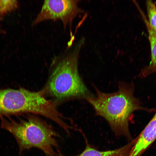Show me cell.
<instances>
[{
  "label": "cell",
  "mask_w": 156,
  "mask_h": 156,
  "mask_svg": "<svg viewBox=\"0 0 156 156\" xmlns=\"http://www.w3.org/2000/svg\"><path fill=\"white\" fill-rule=\"evenodd\" d=\"M95 88L96 95H92L87 100L96 114L106 120L116 135L132 140L129 126L130 117L136 111L151 112V109L143 107L135 96L132 84L120 82L118 90L111 93H104Z\"/></svg>",
  "instance_id": "cell-1"
},
{
  "label": "cell",
  "mask_w": 156,
  "mask_h": 156,
  "mask_svg": "<svg viewBox=\"0 0 156 156\" xmlns=\"http://www.w3.org/2000/svg\"><path fill=\"white\" fill-rule=\"evenodd\" d=\"M83 42L81 39L74 45L68 44L66 48L53 58L52 72L44 90L57 99L76 97L87 99L92 96L78 69L79 55Z\"/></svg>",
  "instance_id": "cell-2"
},
{
  "label": "cell",
  "mask_w": 156,
  "mask_h": 156,
  "mask_svg": "<svg viewBox=\"0 0 156 156\" xmlns=\"http://www.w3.org/2000/svg\"><path fill=\"white\" fill-rule=\"evenodd\" d=\"M1 119V127L14 136L18 145L20 154L25 150L36 148L47 156H57L53 148L58 149L56 138L60 136L46 121L33 115L19 121Z\"/></svg>",
  "instance_id": "cell-3"
},
{
  "label": "cell",
  "mask_w": 156,
  "mask_h": 156,
  "mask_svg": "<svg viewBox=\"0 0 156 156\" xmlns=\"http://www.w3.org/2000/svg\"><path fill=\"white\" fill-rule=\"evenodd\" d=\"M45 93L44 90L0 89V117L30 113L50 118L54 106L53 101L45 98Z\"/></svg>",
  "instance_id": "cell-4"
},
{
  "label": "cell",
  "mask_w": 156,
  "mask_h": 156,
  "mask_svg": "<svg viewBox=\"0 0 156 156\" xmlns=\"http://www.w3.org/2000/svg\"><path fill=\"white\" fill-rule=\"evenodd\" d=\"M79 0H45L31 25L48 19H60L64 28L71 26L73 20L83 11L78 6Z\"/></svg>",
  "instance_id": "cell-5"
},
{
  "label": "cell",
  "mask_w": 156,
  "mask_h": 156,
  "mask_svg": "<svg viewBox=\"0 0 156 156\" xmlns=\"http://www.w3.org/2000/svg\"><path fill=\"white\" fill-rule=\"evenodd\" d=\"M156 139V112L150 121L135 139L129 156H141Z\"/></svg>",
  "instance_id": "cell-6"
},
{
  "label": "cell",
  "mask_w": 156,
  "mask_h": 156,
  "mask_svg": "<svg viewBox=\"0 0 156 156\" xmlns=\"http://www.w3.org/2000/svg\"><path fill=\"white\" fill-rule=\"evenodd\" d=\"M144 12L141 14L146 26L148 33L150 45L151 59L148 65L142 69L140 74L141 77H146L152 74H156V31L149 24L147 17Z\"/></svg>",
  "instance_id": "cell-7"
},
{
  "label": "cell",
  "mask_w": 156,
  "mask_h": 156,
  "mask_svg": "<svg viewBox=\"0 0 156 156\" xmlns=\"http://www.w3.org/2000/svg\"><path fill=\"white\" fill-rule=\"evenodd\" d=\"M86 146L84 150L80 154L74 156H129L131 148L134 143L132 140L122 147L113 150L101 151L90 146L86 140ZM57 156H66L57 150Z\"/></svg>",
  "instance_id": "cell-8"
},
{
  "label": "cell",
  "mask_w": 156,
  "mask_h": 156,
  "mask_svg": "<svg viewBox=\"0 0 156 156\" xmlns=\"http://www.w3.org/2000/svg\"><path fill=\"white\" fill-rule=\"evenodd\" d=\"M148 22L152 28L156 31V5L153 1L147 0L146 1Z\"/></svg>",
  "instance_id": "cell-9"
},
{
  "label": "cell",
  "mask_w": 156,
  "mask_h": 156,
  "mask_svg": "<svg viewBox=\"0 0 156 156\" xmlns=\"http://www.w3.org/2000/svg\"><path fill=\"white\" fill-rule=\"evenodd\" d=\"M19 5L17 0H0V18L18 9Z\"/></svg>",
  "instance_id": "cell-10"
},
{
  "label": "cell",
  "mask_w": 156,
  "mask_h": 156,
  "mask_svg": "<svg viewBox=\"0 0 156 156\" xmlns=\"http://www.w3.org/2000/svg\"><path fill=\"white\" fill-rule=\"evenodd\" d=\"M3 17L0 18V23L3 20ZM6 32L5 30L0 27V35L2 34H4Z\"/></svg>",
  "instance_id": "cell-11"
}]
</instances>
